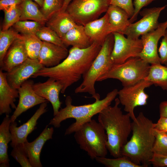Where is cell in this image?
I'll use <instances>...</instances> for the list:
<instances>
[{
  "instance_id": "cell-26",
  "label": "cell",
  "mask_w": 167,
  "mask_h": 167,
  "mask_svg": "<svg viewBox=\"0 0 167 167\" xmlns=\"http://www.w3.org/2000/svg\"><path fill=\"white\" fill-rule=\"evenodd\" d=\"M21 15L19 20H30L44 25L47 21L37 4L32 0H23L20 5Z\"/></svg>"
},
{
  "instance_id": "cell-47",
  "label": "cell",
  "mask_w": 167,
  "mask_h": 167,
  "mask_svg": "<svg viewBox=\"0 0 167 167\" xmlns=\"http://www.w3.org/2000/svg\"><path fill=\"white\" fill-rule=\"evenodd\" d=\"M164 65L167 66V62Z\"/></svg>"
},
{
  "instance_id": "cell-10",
  "label": "cell",
  "mask_w": 167,
  "mask_h": 167,
  "mask_svg": "<svg viewBox=\"0 0 167 167\" xmlns=\"http://www.w3.org/2000/svg\"><path fill=\"white\" fill-rule=\"evenodd\" d=\"M113 33L114 42L111 58L113 64H121L130 58L139 57L143 47L141 39L126 37L118 32Z\"/></svg>"
},
{
  "instance_id": "cell-25",
  "label": "cell",
  "mask_w": 167,
  "mask_h": 167,
  "mask_svg": "<svg viewBox=\"0 0 167 167\" xmlns=\"http://www.w3.org/2000/svg\"><path fill=\"white\" fill-rule=\"evenodd\" d=\"M11 122L9 115H6L0 125V167H8L10 160L7 153L8 144L11 141L10 127Z\"/></svg>"
},
{
  "instance_id": "cell-43",
  "label": "cell",
  "mask_w": 167,
  "mask_h": 167,
  "mask_svg": "<svg viewBox=\"0 0 167 167\" xmlns=\"http://www.w3.org/2000/svg\"><path fill=\"white\" fill-rule=\"evenodd\" d=\"M160 117H167V101H163L159 105Z\"/></svg>"
},
{
  "instance_id": "cell-4",
  "label": "cell",
  "mask_w": 167,
  "mask_h": 167,
  "mask_svg": "<svg viewBox=\"0 0 167 167\" xmlns=\"http://www.w3.org/2000/svg\"><path fill=\"white\" fill-rule=\"evenodd\" d=\"M118 89L115 88L108 93L102 99H100V96L98 97L92 103L78 106L73 105L72 99L70 96H68L65 100L66 106L59 110L58 113L50 120L49 125L59 128L63 121L70 118L75 119V122L66 129L65 135L74 133L83 124L92 119L94 115L110 105L118 95Z\"/></svg>"
},
{
  "instance_id": "cell-42",
  "label": "cell",
  "mask_w": 167,
  "mask_h": 167,
  "mask_svg": "<svg viewBox=\"0 0 167 167\" xmlns=\"http://www.w3.org/2000/svg\"><path fill=\"white\" fill-rule=\"evenodd\" d=\"M23 0H0V10L3 11L14 5H20Z\"/></svg>"
},
{
  "instance_id": "cell-24",
  "label": "cell",
  "mask_w": 167,
  "mask_h": 167,
  "mask_svg": "<svg viewBox=\"0 0 167 167\" xmlns=\"http://www.w3.org/2000/svg\"><path fill=\"white\" fill-rule=\"evenodd\" d=\"M61 39L66 48L72 46L84 49L93 44L86 34L84 26L78 24L68 32Z\"/></svg>"
},
{
  "instance_id": "cell-34",
  "label": "cell",
  "mask_w": 167,
  "mask_h": 167,
  "mask_svg": "<svg viewBox=\"0 0 167 167\" xmlns=\"http://www.w3.org/2000/svg\"><path fill=\"white\" fill-rule=\"evenodd\" d=\"M155 139L152 151L153 154L167 155V134L154 129Z\"/></svg>"
},
{
  "instance_id": "cell-15",
  "label": "cell",
  "mask_w": 167,
  "mask_h": 167,
  "mask_svg": "<svg viewBox=\"0 0 167 167\" xmlns=\"http://www.w3.org/2000/svg\"><path fill=\"white\" fill-rule=\"evenodd\" d=\"M44 66L38 60L28 58L24 62L6 72V78L12 87L18 89L21 85Z\"/></svg>"
},
{
  "instance_id": "cell-1",
  "label": "cell",
  "mask_w": 167,
  "mask_h": 167,
  "mask_svg": "<svg viewBox=\"0 0 167 167\" xmlns=\"http://www.w3.org/2000/svg\"><path fill=\"white\" fill-rule=\"evenodd\" d=\"M101 46L93 43L84 49L72 47L67 57L59 64L51 67H43L32 77H48L55 80L62 85L61 93H64L88 71Z\"/></svg>"
},
{
  "instance_id": "cell-27",
  "label": "cell",
  "mask_w": 167,
  "mask_h": 167,
  "mask_svg": "<svg viewBox=\"0 0 167 167\" xmlns=\"http://www.w3.org/2000/svg\"><path fill=\"white\" fill-rule=\"evenodd\" d=\"M145 79L167 92V66L161 63L151 65L148 75Z\"/></svg>"
},
{
  "instance_id": "cell-39",
  "label": "cell",
  "mask_w": 167,
  "mask_h": 167,
  "mask_svg": "<svg viewBox=\"0 0 167 167\" xmlns=\"http://www.w3.org/2000/svg\"><path fill=\"white\" fill-rule=\"evenodd\" d=\"M158 50L161 64H165L167 62V29L165 32Z\"/></svg>"
},
{
  "instance_id": "cell-17",
  "label": "cell",
  "mask_w": 167,
  "mask_h": 167,
  "mask_svg": "<svg viewBox=\"0 0 167 167\" xmlns=\"http://www.w3.org/2000/svg\"><path fill=\"white\" fill-rule=\"evenodd\" d=\"M45 126L40 135L33 141L23 143L24 149L32 167H42L40 159L42 149L47 141L52 139L54 129L52 127Z\"/></svg>"
},
{
  "instance_id": "cell-41",
  "label": "cell",
  "mask_w": 167,
  "mask_h": 167,
  "mask_svg": "<svg viewBox=\"0 0 167 167\" xmlns=\"http://www.w3.org/2000/svg\"><path fill=\"white\" fill-rule=\"evenodd\" d=\"M155 130L161 132L167 133V117H160L156 123H154Z\"/></svg>"
},
{
  "instance_id": "cell-20",
  "label": "cell",
  "mask_w": 167,
  "mask_h": 167,
  "mask_svg": "<svg viewBox=\"0 0 167 167\" xmlns=\"http://www.w3.org/2000/svg\"><path fill=\"white\" fill-rule=\"evenodd\" d=\"M19 97L18 90L10 86L6 78V72L0 70V115H9L11 112V107L16 108L15 102Z\"/></svg>"
},
{
  "instance_id": "cell-7",
  "label": "cell",
  "mask_w": 167,
  "mask_h": 167,
  "mask_svg": "<svg viewBox=\"0 0 167 167\" xmlns=\"http://www.w3.org/2000/svg\"><path fill=\"white\" fill-rule=\"evenodd\" d=\"M150 65L139 57L130 58L124 62L113 64L97 81L113 79L120 81L123 87L133 85L148 76Z\"/></svg>"
},
{
  "instance_id": "cell-40",
  "label": "cell",
  "mask_w": 167,
  "mask_h": 167,
  "mask_svg": "<svg viewBox=\"0 0 167 167\" xmlns=\"http://www.w3.org/2000/svg\"><path fill=\"white\" fill-rule=\"evenodd\" d=\"M150 163L154 167H167V155L154 154Z\"/></svg>"
},
{
  "instance_id": "cell-37",
  "label": "cell",
  "mask_w": 167,
  "mask_h": 167,
  "mask_svg": "<svg viewBox=\"0 0 167 167\" xmlns=\"http://www.w3.org/2000/svg\"><path fill=\"white\" fill-rule=\"evenodd\" d=\"M110 5L123 9L128 14L130 19L134 14V8L132 0H110Z\"/></svg>"
},
{
  "instance_id": "cell-19",
  "label": "cell",
  "mask_w": 167,
  "mask_h": 167,
  "mask_svg": "<svg viewBox=\"0 0 167 167\" xmlns=\"http://www.w3.org/2000/svg\"><path fill=\"white\" fill-rule=\"evenodd\" d=\"M68 53L66 48L43 41L38 60L44 67H53L60 63Z\"/></svg>"
},
{
  "instance_id": "cell-35",
  "label": "cell",
  "mask_w": 167,
  "mask_h": 167,
  "mask_svg": "<svg viewBox=\"0 0 167 167\" xmlns=\"http://www.w3.org/2000/svg\"><path fill=\"white\" fill-rule=\"evenodd\" d=\"M63 1L64 0H44L40 10L47 20L61 10Z\"/></svg>"
},
{
  "instance_id": "cell-14",
  "label": "cell",
  "mask_w": 167,
  "mask_h": 167,
  "mask_svg": "<svg viewBox=\"0 0 167 167\" xmlns=\"http://www.w3.org/2000/svg\"><path fill=\"white\" fill-rule=\"evenodd\" d=\"M47 102L41 104L39 108L31 118L19 126H17L15 121L11 122L10 130L12 135V140L10 143L12 147L28 141L27 137L28 135L36 128L37 120L42 115L47 111Z\"/></svg>"
},
{
  "instance_id": "cell-32",
  "label": "cell",
  "mask_w": 167,
  "mask_h": 167,
  "mask_svg": "<svg viewBox=\"0 0 167 167\" xmlns=\"http://www.w3.org/2000/svg\"><path fill=\"white\" fill-rule=\"evenodd\" d=\"M42 41L66 47L61 38L53 30L47 26H43L36 33Z\"/></svg>"
},
{
  "instance_id": "cell-9",
  "label": "cell",
  "mask_w": 167,
  "mask_h": 167,
  "mask_svg": "<svg viewBox=\"0 0 167 167\" xmlns=\"http://www.w3.org/2000/svg\"><path fill=\"white\" fill-rule=\"evenodd\" d=\"M153 85L145 79L133 85L123 87L118 91V95L120 103L124 106V110L130 115L133 121H137L134 110L137 106L147 104L148 95L144 92L145 88Z\"/></svg>"
},
{
  "instance_id": "cell-45",
  "label": "cell",
  "mask_w": 167,
  "mask_h": 167,
  "mask_svg": "<svg viewBox=\"0 0 167 167\" xmlns=\"http://www.w3.org/2000/svg\"><path fill=\"white\" fill-rule=\"evenodd\" d=\"M35 1L39 6L41 7L44 2V0H33Z\"/></svg>"
},
{
  "instance_id": "cell-16",
  "label": "cell",
  "mask_w": 167,
  "mask_h": 167,
  "mask_svg": "<svg viewBox=\"0 0 167 167\" xmlns=\"http://www.w3.org/2000/svg\"><path fill=\"white\" fill-rule=\"evenodd\" d=\"M33 89L40 96L50 102L52 104L54 116L58 113L62 103L59 99V94L62 87L58 82L49 78L46 81L34 84Z\"/></svg>"
},
{
  "instance_id": "cell-28",
  "label": "cell",
  "mask_w": 167,
  "mask_h": 167,
  "mask_svg": "<svg viewBox=\"0 0 167 167\" xmlns=\"http://www.w3.org/2000/svg\"><path fill=\"white\" fill-rule=\"evenodd\" d=\"M21 35L28 58L38 60L43 41L35 34L27 33Z\"/></svg>"
},
{
  "instance_id": "cell-48",
  "label": "cell",
  "mask_w": 167,
  "mask_h": 167,
  "mask_svg": "<svg viewBox=\"0 0 167 167\" xmlns=\"http://www.w3.org/2000/svg\"><path fill=\"white\" fill-rule=\"evenodd\" d=\"M166 133L167 134V133Z\"/></svg>"
},
{
  "instance_id": "cell-36",
  "label": "cell",
  "mask_w": 167,
  "mask_h": 167,
  "mask_svg": "<svg viewBox=\"0 0 167 167\" xmlns=\"http://www.w3.org/2000/svg\"><path fill=\"white\" fill-rule=\"evenodd\" d=\"M11 155L22 167H32L24 149L23 143L19 144L13 147Z\"/></svg>"
},
{
  "instance_id": "cell-33",
  "label": "cell",
  "mask_w": 167,
  "mask_h": 167,
  "mask_svg": "<svg viewBox=\"0 0 167 167\" xmlns=\"http://www.w3.org/2000/svg\"><path fill=\"white\" fill-rule=\"evenodd\" d=\"M44 25L33 21L19 20L15 23L13 28L21 34H35Z\"/></svg>"
},
{
  "instance_id": "cell-23",
  "label": "cell",
  "mask_w": 167,
  "mask_h": 167,
  "mask_svg": "<svg viewBox=\"0 0 167 167\" xmlns=\"http://www.w3.org/2000/svg\"><path fill=\"white\" fill-rule=\"evenodd\" d=\"M46 26L55 31L61 38L77 24L66 11H59L46 21Z\"/></svg>"
},
{
  "instance_id": "cell-31",
  "label": "cell",
  "mask_w": 167,
  "mask_h": 167,
  "mask_svg": "<svg viewBox=\"0 0 167 167\" xmlns=\"http://www.w3.org/2000/svg\"><path fill=\"white\" fill-rule=\"evenodd\" d=\"M4 19L2 30H8L19 20L21 15L20 5L11 6L3 10Z\"/></svg>"
},
{
  "instance_id": "cell-18",
  "label": "cell",
  "mask_w": 167,
  "mask_h": 167,
  "mask_svg": "<svg viewBox=\"0 0 167 167\" xmlns=\"http://www.w3.org/2000/svg\"><path fill=\"white\" fill-rule=\"evenodd\" d=\"M28 58L22 35L13 42L8 49L0 65V69L9 72Z\"/></svg>"
},
{
  "instance_id": "cell-30",
  "label": "cell",
  "mask_w": 167,
  "mask_h": 167,
  "mask_svg": "<svg viewBox=\"0 0 167 167\" xmlns=\"http://www.w3.org/2000/svg\"><path fill=\"white\" fill-rule=\"evenodd\" d=\"M95 160L97 162L107 167H144L134 163L125 156L114 158L97 157Z\"/></svg>"
},
{
  "instance_id": "cell-46",
  "label": "cell",
  "mask_w": 167,
  "mask_h": 167,
  "mask_svg": "<svg viewBox=\"0 0 167 167\" xmlns=\"http://www.w3.org/2000/svg\"><path fill=\"white\" fill-rule=\"evenodd\" d=\"M161 24L167 27V20L164 22L161 23Z\"/></svg>"
},
{
  "instance_id": "cell-6",
  "label": "cell",
  "mask_w": 167,
  "mask_h": 167,
  "mask_svg": "<svg viewBox=\"0 0 167 167\" xmlns=\"http://www.w3.org/2000/svg\"><path fill=\"white\" fill-rule=\"evenodd\" d=\"M114 42L113 33L106 37L101 48L88 71L83 76L81 84L75 90L76 93H88L95 99L100 95L95 88L98 78L107 72L113 64L111 56Z\"/></svg>"
},
{
  "instance_id": "cell-11",
  "label": "cell",
  "mask_w": 167,
  "mask_h": 167,
  "mask_svg": "<svg viewBox=\"0 0 167 167\" xmlns=\"http://www.w3.org/2000/svg\"><path fill=\"white\" fill-rule=\"evenodd\" d=\"M166 7L165 5L144 9L139 12L142 18L131 23L123 34L127 38L137 39L140 36L156 30L159 25L158 19L160 13Z\"/></svg>"
},
{
  "instance_id": "cell-8",
  "label": "cell",
  "mask_w": 167,
  "mask_h": 167,
  "mask_svg": "<svg viewBox=\"0 0 167 167\" xmlns=\"http://www.w3.org/2000/svg\"><path fill=\"white\" fill-rule=\"evenodd\" d=\"M110 0H72L66 11L78 24L85 26L106 12Z\"/></svg>"
},
{
  "instance_id": "cell-21",
  "label": "cell",
  "mask_w": 167,
  "mask_h": 167,
  "mask_svg": "<svg viewBox=\"0 0 167 167\" xmlns=\"http://www.w3.org/2000/svg\"><path fill=\"white\" fill-rule=\"evenodd\" d=\"M84 26L85 32L92 43H96L102 46L109 31V19L106 13L102 17L91 21Z\"/></svg>"
},
{
  "instance_id": "cell-3",
  "label": "cell",
  "mask_w": 167,
  "mask_h": 167,
  "mask_svg": "<svg viewBox=\"0 0 167 167\" xmlns=\"http://www.w3.org/2000/svg\"><path fill=\"white\" fill-rule=\"evenodd\" d=\"M114 100L113 106L109 105L98 113V120L107 135L108 150L112 156L117 158L122 156L121 150L132 131V122L129 114H123L119 107L118 98Z\"/></svg>"
},
{
  "instance_id": "cell-2",
  "label": "cell",
  "mask_w": 167,
  "mask_h": 167,
  "mask_svg": "<svg viewBox=\"0 0 167 167\" xmlns=\"http://www.w3.org/2000/svg\"><path fill=\"white\" fill-rule=\"evenodd\" d=\"M136 119L132 123V136L122 147L121 154L136 164L148 167L153 155L154 123L142 112Z\"/></svg>"
},
{
  "instance_id": "cell-44",
  "label": "cell",
  "mask_w": 167,
  "mask_h": 167,
  "mask_svg": "<svg viewBox=\"0 0 167 167\" xmlns=\"http://www.w3.org/2000/svg\"><path fill=\"white\" fill-rule=\"evenodd\" d=\"M72 0H64L63 6L60 11H65L66 9Z\"/></svg>"
},
{
  "instance_id": "cell-38",
  "label": "cell",
  "mask_w": 167,
  "mask_h": 167,
  "mask_svg": "<svg viewBox=\"0 0 167 167\" xmlns=\"http://www.w3.org/2000/svg\"><path fill=\"white\" fill-rule=\"evenodd\" d=\"M155 0H134L133 4L134 8V14L129 19L131 23H133L137 18L138 14L141 10L144 7L146 6Z\"/></svg>"
},
{
  "instance_id": "cell-29",
  "label": "cell",
  "mask_w": 167,
  "mask_h": 167,
  "mask_svg": "<svg viewBox=\"0 0 167 167\" xmlns=\"http://www.w3.org/2000/svg\"><path fill=\"white\" fill-rule=\"evenodd\" d=\"M22 36L15 29L11 27L0 32V65L8 49L17 39Z\"/></svg>"
},
{
  "instance_id": "cell-22",
  "label": "cell",
  "mask_w": 167,
  "mask_h": 167,
  "mask_svg": "<svg viewBox=\"0 0 167 167\" xmlns=\"http://www.w3.org/2000/svg\"><path fill=\"white\" fill-rule=\"evenodd\" d=\"M106 13L108 16L109 34L113 32L123 34L131 24L128 14L118 6L110 5Z\"/></svg>"
},
{
  "instance_id": "cell-5",
  "label": "cell",
  "mask_w": 167,
  "mask_h": 167,
  "mask_svg": "<svg viewBox=\"0 0 167 167\" xmlns=\"http://www.w3.org/2000/svg\"><path fill=\"white\" fill-rule=\"evenodd\" d=\"M74 133L76 142L91 159L106 157L108 151L107 135L98 122L92 119L83 124Z\"/></svg>"
},
{
  "instance_id": "cell-12",
  "label": "cell",
  "mask_w": 167,
  "mask_h": 167,
  "mask_svg": "<svg viewBox=\"0 0 167 167\" xmlns=\"http://www.w3.org/2000/svg\"><path fill=\"white\" fill-rule=\"evenodd\" d=\"M167 28L166 26L160 23L156 29L141 36L143 47L139 58L151 65L161 63L158 44Z\"/></svg>"
},
{
  "instance_id": "cell-13",
  "label": "cell",
  "mask_w": 167,
  "mask_h": 167,
  "mask_svg": "<svg viewBox=\"0 0 167 167\" xmlns=\"http://www.w3.org/2000/svg\"><path fill=\"white\" fill-rule=\"evenodd\" d=\"M34 82L27 80L18 89L19 101L16 108L11 117V122L15 121L23 113L38 105L48 102L45 98L38 95L33 89Z\"/></svg>"
}]
</instances>
